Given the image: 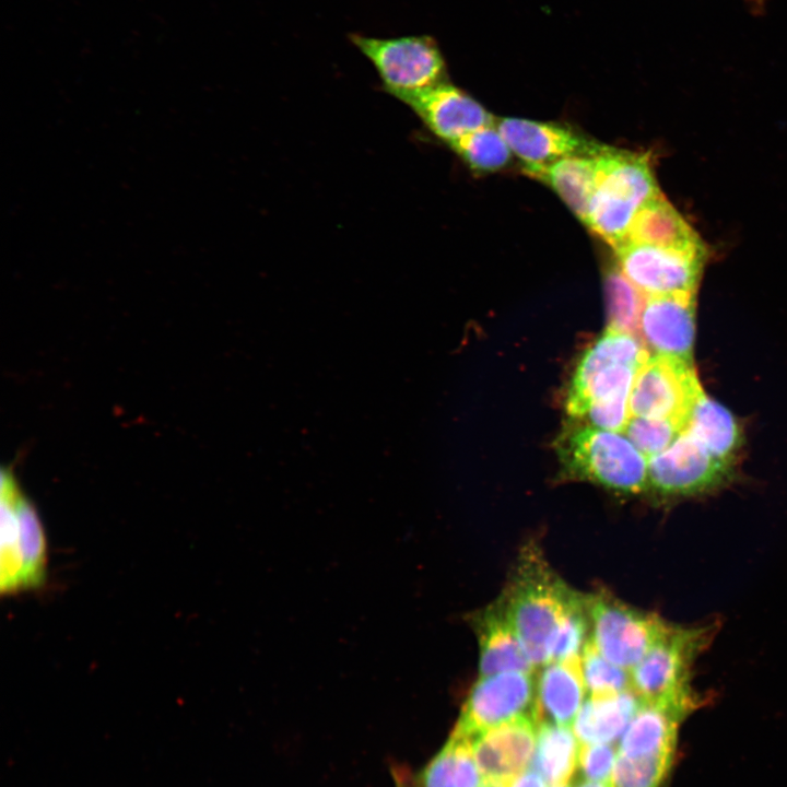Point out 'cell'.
<instances>
[{"instance_id":"cell-1","label":"cell","mask_w":787,"mask_h":787,"mask_svg":"<svg viewBox=\"0 0 787 787\" xmlns=\"http://www.w3.org/2000/svg\"><path fill=\"white\" fill-rule=\"evenodd\" d=\"M583 596L555 574L541 551L525 548L500 599L535 669L549 661L561 621Z\"/></svg>"},{"instance_id":"cell-2","label":"cell","mask_w":787,"mask_h":787,"mask_svg":"<svg viewBox=\"0 0 787 787\" xmlns=\"http://www.w3.org/2000/svg\"><path fill=\"white\" fill-rule=\"evenodd\" d=\"M596 164V188L585 225L615 249L625 242L641 208L662 193L645 154L604 145Z\"/></svg>"},{"instance_id":"cell-3","label":"cell","mask_w":787,"mask_h":787,"mask_svg":"<svg viewBox=\"0 0 787 787\" xmlns=\"http://www.w3.org/2000/svg\"><path fill=\"white\" fill-rule=\"evenodd\" d=\"M637 336L607 329L580 357L566 393L569 416L582 420L591 408H627L635 376L649 357Z\"/></svg>"},{"instance_id":"cell-4","label":"cell","mask_w":787,"mask_h":787,"mask_svg":"<svg viewBox=\"0 0 787 787\" xmlns=\"http://www.w3.org/2000/svg\"><path fill=\"white\" fill-rule=\"evenodd\" d=\"M556 449L563 471L572 479L625 494H637L648 486L645 455L615 432L588 424L568 426Z\"/></svg>"},{"instance_id":"cell-5","label":"cell","mask_w":787,"mask_h":787,"mask_svg":"<svg viewBox=\"0 0 787 787\" xmlns=\"http://www.w3.org/2000/svg\"><path fill=\"white\" fill-rule=\"evenodd\" d=\"M713 629L668 625L642 660L630 671L631 690L642 703L694 709L697 697L690 685L691 668L708 646Z\"/></svg>"},{"instance_id":"cell-6","label":"cell","mask_w":787,"mask_h":787,"mask_svg":"<svg viewBox=\"0 0 787 787\" xmlns=\"http://www.w3.org/2000/svg\"><path fill=\"white\" fill-rule=\"evenodd\" d=\"M349 38L373 63L385 91L401 102L445 81V59L431 36L376 38L350 34Z\"/></svg>"},{"instance_id":"cell-7","label":"cell","mask_w":787,"mask_h":787,"mask_svg":"<svg viewBox=\"0 0 787 787\" xmlns=\"http://www.w3.org/2000/svg\"><path fill=\"white\" fill-rule=\"evenodd\" d=\"M589 639L615 665L631 671L666 631L669 623L635 609L603 591L585 595Z\"/></svg>"},{"instance_id":"cell-8","label":"cell","mask_w":787,"mask_h":787,"mask_svg":"<svg viewBox=\"0 0 787 787\" xmlns=\"http://www.w3.org/2000/svg\"><path fill=\"white\" fill-rule=\"evenodd\" d=\"M703 392L692 363L649 355L632 386L630 416L677 419L686 426L690 411Z\"/></svg>"},{"instance_id":"cell-9","label":"cell","mask_w":787,"mask_h":787,"mask_svg":"<svg viewBox=\"0 0 787 787\" xmlns=\"http://www.w3.org/2000/svg\"><path fill=\"white\" fill-rule=\"evenodd\" d=\"M615 250L616 265L645 296L695 293L704 250H677L648 244L625 243Z\"/></svg>"},{"instance_id":"cell-10","label":"cell","mask_w":787,"mask_h":787,"mask_svg":"<svg viewBox=\"0 0 787 787\" xmlns=\"http://www.w3.org/2000/svg\"><path fill=\"white\" fill-rule=\"evenodd\" d=\"M533 672H504L479 677L454 729L470 739L480 732L524 717H536Z\"/></svg>"},{"instance_id":"cell-11","label":"cell","mask_w":787,"mask_h":787,"mask_svg":"<svg viewBox=\"0 0 787 787\" xmlns=\"http://www.w3.org/2000/svg\"><path fill=\"white\" fill-rule=\"evenodd\" d=\"M730 465L683 431L666 450L650 458L647 488L663 497L702 494L728 479Z\"/></svg>"},{"instance_id":"cell-12","label":"cell","mask_w":787,"mask_h":787,"mask_svg":"<svg viewBox=\"0 0 787 787\" xmlns=\"http://www.w3.org/2000/svg\"><path fill=\"white\" fill-rule=\"evenodd\" d=\"M495 126L524 173L571 156H597L606 144L588 139L568 126L520 118H497Z\"/></svg>"},{"instance_id":"cell-13","label":"cell","mask_w":787,"mask_h":787,"mask_svg":"<svg viewBox=\"0 0 787 787\" xmlns=\"http://www.w3.org/2000/svg\"><path fill=\"white\" fill-rule=\"evenodd\" d=\"M695 293L646 296L638 334L655 355L692 363L695 334Z\"/></svg>"},{"instance_id":"cell-14","label":"cell","mask_w":787,"mask_h":787,"mask_svg":"<svg viewBox=\"0 0 787 787\" xmlns=\"http://www.w3.org/2000/svg\"><path fill=\"white\" fill-rule=\"evenodd\" d=\"M538 721L519 717L471 739L475 763L486 780L510 784L528 766L535 752Z\"/></svg>"},{"instance_id":"cell-15","label":"cell","mask_w":787,"mask_h":787,"mask_svg":"<svg viewBox=\"0 0 787 787\" xmlns=\"http://www.w3.org/2000/svg\"><path fill=\"white\" fill-rule=\"evenodd\" d=\"M403 103L447 144L495 122V117L480 103L446 81L412 95Z\"/></svg>"},{"instance_id":"cell-16","label":"cell","mask_w":787,"mask_h":787,"mask_svg":"<svg viewBox=\"0 0 787 787\" xmlns=\"http://www.w3.org/2000/svg\"><path fill=\"white\" fill-rule=\"evenodd\" d=\"M479 642L480 677L504 672H533L535 668L498 598L472 616Z\"/></svg>"},{"instance_id":"cell-17","label":"cell","mask_w":787,"mask_h":787,"mask_svg":"<svg viewBox=\"0 0 787 787\" xmlns=\"http://www.w3.org/2000/svg\"><path fill=\"white\" fill-rule=\"evenodd\" d=\"M539 669L536 679L537 721L571 727L587 693L580 656L552 660Z\"/></svg>"},{"instance_id":"cell-18","label":"cell","mask_w":787,"mask_h":787,"mask_svg":"<svg viewBox=\"0 0 787 787\" xmlns=\"http://www.w3.org/2000/svg\"><path fill=\"white\" fill-rule=\"evenodd\" d=\"M691 712L679 706L642 703L622 735L619 753L673 757L679 724Z\"/></svg>"},{"instance_id":"cell-19","label":"cell","mask_w":787,"mask_h":787,"mask_svg":"<svg viewBox=\"0 0 787 787\" xmlns=\"http://www.w3.org/2000/svg\"><path fill=\"white\" fill-rule=\"evenodd\" d=\"M625 243L648 244L685 251L706 249L697 233L663 195L641 208L623 244Z\"/></svg>"},{"instance_id":"cell-20","label":"cell","mask_w":787,"mask_h":787,"mask_svg":"<svg viewBox=\"0 0 787 787\" xmlns=\"http://www.w3.org/2000/svg\"><path fill=\"white\" fill-rule=\"evenodd\" d=\"M642 705L632 691L608 696H589L573 723L582 744L611 743L622 736Z\"/></svg>"},{"instance_id":"cell-21","label":"cell","mask_w":787,"mask_h":787,"mask_svg":"<svg viewBox=\"0 0 787 787\" xmlns=\"http://www.w3.org/2000/svg\"><path fill=\"white\" fill-rule=\"evenodd\" d=\"M526 174L550 186L586 224L596 188V156L565 157Z\"/></svg>"},{"instance_id":"cell-22","label":"cell","mask_w":787,"mask_h":787,"mask_svg":"<svg viewBox=\"0 0 787 787\" xmlns=\"http://www.w3.org/2000/svg\"><path fill=\"white\" fill-rule=\"evenodd\" d=\"M685 432L714 457L730 462L741 444V432L731 412L704 392L693 404Z\"/></svg>"},{"instance_id":"cell-23","label":"cell","mask_w":787,"mask_h":787,"mask_svg":"<svg viewBox=\"0 0 787 787\" xmlns=\"http://www.w3.org/2000/svg\"><path fill=\"white\" fill-rule=\"evenodd\" d=\"M579 740L568 726L540 721L533 752V770L550 787L568 783L578 763Z\"/></svg>"},{"instance_id":"cell-24","label":"cell","mask_w":787,"mask_h":787,"mask_svg":"<svg viewBox=\"0 0 787 787\" xmlns=\"http://www.w3.org/2000/svg\"><path fill=\"white\" fill-rule=\"evenodd\" d=\"M419 787H482L471 739L453 731L443 749L421 773Z\"/></svg>"},{"instance_id":"cell-25","label":"cell","mask_w":787,"mask_h":787,"mask_svg":"<svg viewBox=\"0 0 787 787\" xmlns=\"http://www.w3.org/2000/svg\"><path fill=\"white\" fill-rule=\"evenodd\" d=\"M21 491L12 472H1V556L0 590L13 595L23 589V557L16 501Z\"/></svg>"},{"instance_id":"cell-26","label":"cell","mask_w":787,"mask_h":787,"mask_svg":"<svg viewBox=\"0 0 787 787\" xmlns=\"http://www.w3.org/2000/svg\"><path fill=\"white\" fill-rule=\"evenodd\" d=\"M20 543L23 557V588L44 585L47 569V544L43 525L33 504L22 494L16 501Z\"/></svg>"},{"instance_id":"cell-27","label":"cell","mask_w":787,"mask_h":787,"mask_svg":"<svg viewBox=\"0 0 787 787\" xmlns=\"http://www.w3.org/2000/svg\"><path fill=\"white\" fill-rule=\"evenodd\" d=\"M604 291L608 328L637 336L646 296L629 281L618 265L607 271Z\"/></svg>"},{"instance_id":"cell-28","label":"cell","mask_w":787,"mask_h":787,"mask_svg":"<svg viewBox=\"0 0 787 787\" xmlns=\"http://www.w3.org/2000/svg\"><path fill=\"white\" fill-rule=\"evenodd\" d=\"M475 172L505 167L513 152L494 125L475 129L448 144Z\"/></svg>"},{"instance_id":"cell-29","label":"cell","mask_w":787,"mask_h":787,"mask_svg":"<svg viewBox=\"0 0 787 787\" xmlns=\"http://www.w3.org/2000/svg\"><path fill=\"white\" fill-rule=\"evenodd\" d=\"M580 660L589 696H608L631 690L630 671L604 657L589 638L583 648Z\"/></svg>"},{"instance_id":"cell-30","label":"cell","mask_w":787,"mask_h":787,"mask_svg":"<svg viewBox=\"0 0 787 787\" xmlns=\"http://www.w3.org/2000/svg\"><path fill=\"white\" fill-rule=\"evenodd\" d=\"M685 430L677 419L630 416L623 432L645 456L666 450Z\"/></svg>"},{"instance_id":"cell-31","label":"cell","mask_w":787,"mask_h":787,"mask_svg":"<svg viewBox=\"0 0 787 787\" xmlns=\"http://www.w3.org/2000/svg\"><path fill=\"white\" fill-rule=\"evenodd\" d=\"M673 757L626 756L618 753L612 772V787H660Z\"/></svg>"},{"instance_id":"cell-32","label":"cell","mask_w":787,"mask_h":787,"mask_svg":"<svg viewBox=\"0 0 787 787\" xmlns=\"http://www.w3.org/2000/svg\"><path fill=\"white\" fill-rule=\"evenodd\" d=\"M618 753L609 743L582 744L578 766L587 780L609 783Z\"/></svg>"},{"instance_id":"cell-33","label":"cell","mask_w":787,"mask_h":787,"mask_svg":"<svg viewBox=\"0 0 787 787\" xmlns=\"http://www.w3.org/2000/svg\"><path fill=\"white\" fill-rule=\"evenodd\" d=\"M544 779L533 770L524 771L509 785V787H545Z\"/></svg>"},{"instance_id":"cell-34","label":"cell","mask_w":787,"mask_h":787,"mask_svg":"<svg viewBox=\"0 0 787 787\" xmlns=\"http://www.w3.org/2000/svg\"><path fill=\"white\" fill-rule=\"evenodd\" d=\"M575 787H612L611 783L582 780L576 784Z\"/></svg>"},{"instance_id":"cell-35","label":"cell","mask_w":787,"mask_h":787,"mask_svg":"<svg viewBox=\"0 0 787 787\" xmlns=\"http://www.w3.org/2000/svg\"><path fill=\"white\" fill-rule=\"evenodd\" d=\"M509 785L510 784L497 780H486L482 787H509Z\"/></svg>"},{"instance_id":"cell-36","label":"cell","mask_w":787,"mask_h":787,"mask_svg":"<svg viewBox=\"0 0 787 787\" xmlns=\"http://www.w3.org/2000/svg\"><path fill=\"white\" fill-rule=\"evenodd\" d=\"M750 2L754 8L760 9L763 7L764 0H747Z\"/></svg>"},{"instance_id":"cell-37","label":"cell","mask_w":787,"mask_h":787,"mask_svg":"<svg viewBox=\"0 0 787 787\" xmlns=\"http://www.w3.org/2000/svg\"><path fill=\"white\" fill-rule=\"evenodd\" d=\"M553 787H571V786L567 784H564V785H557V786H553Z\"/></svg>"}]
</instances>
